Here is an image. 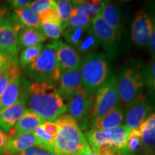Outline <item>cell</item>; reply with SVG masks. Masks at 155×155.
<instances>
[{
    "label": "cell",
    "instance_id": "cell-1",
    "mask_svg": "<svg viewBox=\"0 0 155 155\" xmlns=\"http://www.w3.org/2000/svg\"><path fill=\"white\" fill-rule=\"evenodd\" d=\"M26 89L25 95L29 109L45 121H54L68 111L67 103L55 85L33 82Z\"/></svg>",
    "mask_w": 155,
    "mask_h": 155
},
{
    "label": "cell",
    "instance_id": "cell-2",
    "mask_svg": "<svg viewBox=\"0 0 155 155\" xmlns=\"http://www.w3.org/2000/svg\"><path fill=\"white\" fill-rule=\"evenodd\" d=\"M54 122L59 127L53 144L54 154L82 155L91 149L80 126L69 114H63Z\"/></svg>",
    "mask_w": 155,
    "mask_h": 155
},
{
    "label": "cell",
    "instance_id": "cell-3",
    "mask_svg": "<svg viewBox=\"0 0 155 155\" xmlns=\"http://www.w3.org/2000/svg\"><path fill=\"white\" fill-rule=\"evenodd\" d=\"M129 131L124 125H121L106 130H89L84 136L94 152L126 155L127 139Z\"/></svg>",
    "mask_w": 155,
    "mask_h": 155
},
{
    "label": "cell",
    "instance_id": "cell-4",
    "mask_svg": "<svg viewBox=\"0 0 155 155\" xmlns=\"http://www.w3.org/2000/svg\"><path fill=\"white\" fill-rule=\"evenodd\" d=\"M83 88L94 96L108 80L109 67L107 58L103 53H92L86 55L80 67Z\"/></svg>",
    "mask_w": 155,
    "mask_h": 155
},
{
    "label": "cell",
    "instance_id": "cell-5",
    "mask_svg": "<svg viewBox=\"0 0 155 155\" xmlns=\"http://www.w3.org/2000/svg\"><path fill=\"white\" fill-rule=\"evenodd\" d=\"M145 85L144 69L139 63H129L117 78L119 101L126 107L142 94Z\"/></svg>",
    "mask_w": 155,
    "mask_h": 155
},
{
    "label": "cell",
    "instance_id": "cell-6",
    "mask_svg": "<svg viewBox=\"0 0 155 155\" xmlns=\"http://www.w3.org/2000/svg\"><path fill=\"white\" fill-rule=\"evenodd\" d=\"M25 71L34 82L58 83L63 71L58 65L54 42L46 45L38 59Z\"/></svg>",
    "mask_w": 155,
    "mask_h": 155
},
{
    "label": "cell",
    "instance_id": "cell-7",
    "mask_svg": "<svg viewBox=\"0 0 155 155\" xmlns=\"http://www.w3.org/2000/svg\"><path fill=\"white\" fill-rule=\"evenodd\" d=\"M119 101L117 89V77L112 76L106 81L95 94L91 108L92 121L107 114Z\"/></svg>",
    "mask_w": 155,
    "mask_h": 155
},
{
    "label": "cell",
    "instance_id": "cell-8",
    "mask_svg": "<svg viewBox=\"0 0 155 155\" xmlns=\"http://www.w3.org/2000/svg\"><path fill=\"white\" fill-rule=\"evenodd\" d=\"M153 106L141 94L126 108L124 124L129 131L137 129L152 115Z\"/></svg>",
    "mask_w": 155,
    "mask_h": 155
},
{
    "label": "cell",
    "instance_id": "cell-9",
    "mask_svg": "<svg viewBox=\"0 0 155 155\" xmlns=\"http://www.w3.org/2000/svg\"><path fill=\"white\" fill-rule=\"evenodd\" d=\"M154 18L144 9H139L136 12L131 26V40L138 47L148 46L153 28Z\"/></svg>",
    "mask_w": 155,
    "mask_h": 155
},
{
    "label": "cell",
    "instance_id": "cell-10",
    "mask_svg": "<svg viewBox=\"0 0 155 155\" xmlns=\"http://www.w3.org/2000/svg\"><path fill=\"white\" fill-rule=\"evenodd\" d=\"M22 28L12 19L6 17L0 25V50L13 59L19 50V32Z\"/></svg>",
    "mask_w": 155,
    "mask_h": 155
},
{
    "label": "cell",
    "instance_id": "cell-11",
    "mask_svg": "<svg viewBox=\"0 0 155 155\" xmlns=\"http://www.w3.org/2000/svg\"><path fill=\"white\" fill-rule=\"evenodd\" d=\"M91 30L98 39L100 45H102L107 55L114 57L116 53V42L120 36L105 22L99 15L93 19Z\"/></svg>",
    "mask_w": 155,
    "mask_h": 155
},
{
    "label": "cell",
    "instance_id": "cell-12",
    "mask_svg": "<svg viewBox=\"0 0 155 155\" xmlns=\"http://www.w3.org/2000/svg\"><path fill=\"white\" fill-rule=\"evenodd\" d=\"M94 96L89 94L81 88L68 98L67 105L69 115L75 121H81L88 112L91 110Z\"/></svg>",
    "mask_w": 155,
    "mask_h": 155
},
{
    "label": "cell",
    "instance_id": "cell-13",
    "mask_svg": "<svg viewBox=\"0 0 155 155\" xmlns=\"http://www.w3.org/2000/svg\"><path fill=\"white\" fill-rule=\"evenodd\" d=\"M53 42L58 65L62 71L81 67L82 60L74 48L61 40H56Z\"/></svg>",
    "mask_w": 155,
    "mask_h": 155
},
{
    "label": "cell",
    "instance_id": "cell-14",
    "mask_svg": "<svg viewBox=\"0 0 155 155\" xmlns=\"http://www.w3.org/2000/svg\"><path fill=\"white\" fill-rule=\"evenodd\" d=\"M26 106V97L22 92L15 104L0 111V129L3 132L9 134L28 109Z\"/></svg>",
    "mask_w": 155,
    "mask_h": 155
},
{
    "label": "cell",
    "instance_id": "cell-15",
    "mask_svg": "<svg viewBox=\"0 0 155 155\" xmlns=\"http://www.w3.org/2000/svg\"><path fill=\"white\" fill-rule=\"evenodd\" d=\"M58 91L64 99L83 88L80 68L63 71L58 81Z\"/></svg>",
    "mask_w": 155,
    "mask_h": 155
},
{
    "label": "cell",
    "instance_id": "cell-16",
    "mask_svg": "<svg viewBox=\"0 0 155 155\" xmlns=\"http://www.w3.org/2000/svg\"><path fill=\"white\" fill-rule=\"evenodd\" d=\"M34 146L38 147L33 133L13 134L8 136L7 151L11 155H16Z\"/></svg>",
    "mask_w": 155,
    "mask_h": 155
},
{
    "label": "cell",
    "instance_id": "cell-17",
    "mask_svg": "<svg viewBox=\"0 0 155 155\" xmlns=\"http://www.w3.org/2000/svg\"><path fill=\"white\" fill-rule=\"evenodd\" d=\"M138 129L144 153L147 155H155V113L149 116Z\"/></svg>",
    "mask_w": 155,
    "mask_h": 155
},
{
    "label": "cell",
    "instance_id": "cell-18",
    "mask_svg": "<svg viewBox=\"0 0 155 155\" xmlns=\"http://www.w3.org/2000/svg\"><path fill=\"white\" fill-rule=\"evenodd\" d=\"M124 112L118 105L114 109L100 119L91 121V130H106L123 125Z\"/></svg>",
    "mask_w": 155,
    "mask_h": 155
},
{
    "label": "cell",
    "instance_id": "cell-19",
    "mask_svg": "<svg viewBox=\"0 0 155 155\" xmlns=\"http://www.w3.org/2000/svg\"><path fill=\"white\" fill-rule=\"evenodd\" d=\"M45 121V120L38 114L30 109H27L24 115L9 132V134L32 133L37 128L43 124Z\"/></svg>",
    "mask_w": 155,
    "mask_h": 155
},
{
    "label": "cell",
    "instance_id": "cell-20",
    "mask_svg": "<svg viewBox=\"0 0 155 155\" xmlns=\"http://www.w3.org/2000/svg\"><path fill=\"white\" fill-rule=\"evenodd\" d=\"M98 15L108 26L121 36V13L116 5L109 1H104Z\"/></svg>",
    "mask_w": 155,
    "mask_h": 155
},
{
    "label": "cell",
    "instance_id": "cell-21",
    "mask_svg": "<svg viewBox=\"0 0 155 155\" xmlns=\"http://www.w3.org/2000/svg\"><path fill=\"white\" fill-rule=\"evenodd\" d=\"M22 75L20 73L11 81L0 98V111L13 105L18 101L22 94Z\"/></svg>",
    "mask_w": 155,
    "mask_h": 155
},
{
    "label": "cell",
    "instance_id": "cell-22",
    "mask_svg": "<svg viewBox=\"0 0 155 155\" xmlns=\"http://www.w3.org/2000/svg\"><path fill=\"white\" fill-rule=\"evenodd\" d=\"M11 18L22 28H32L40 29V22L38 15L35 14L29 7V6L15 9L14 14Z\"/></svg>",
    "mask_w": 155,
    "mask_h": 155
},
{
    "label": "cell",
    "instance_id": "cell-23",
    "mask_svg": "<svg viewBox=\"0 0 155 155\" xmlns=\"http://www.w3.org/2000/svg\"><path fill=\"white\" fill-rule=\"evenodd\" d=\"M46 37L40 29L23 28L19 32V48L40 45L46 40Z\"/></svg>",
    "mask_w": 155,
    "mask_h": 155
},
{
    "label": "cell",
    "instance_id": "cell-24",
    "mask_svg": "<svg viewBox=\"0 0 155 155\" xmlns=\"http://www.w3.org/2000/svg\"><path fill=\"white\" fill-rule=\"evenodd\" d=\"M100 43L98 39L93 33L90 28L86 30V33L83 36L82 39L75 49H76L79 55H85L86 56L88 54L94 53V50L97 49Z\"/></svg>",
    "mask_w": 155,
    "mask_h": 155
},
{
    "label": "cell",
    "instance_id": "cell-25",
    "mask_svg": "<svg viewBox=\"0 0 155 155\" xmlns=\"http://www.w3.org/2000/svg\"><path fill=\"white\" fill-rule=\"evenodd\" d=\"M104 1H75L73 10L86 15L91 19H94L98 15Z\"/></svg>",
    "mask_w": 155,
    "mask_h": 155
},
{
    "label": "cell",
    "instance_id": "cell-26",
    "mask_svg": "<svg viewBox=\"0 0 155 155\" xmlns=\"http://www.w3.org/2000/svg\"><path fill=\"white\" fill-rule=\"evenodd\" d=\"M43 48L42 44H40L24 48L19 54V61L20 66L22 68L26 69L29 65L33 63L42 53Z\"/></svg>",
    "mask_w": 155,
    "mask_h": 155
},
{
    "label": "cell",
    "instance_id": "cell-27",
    "mask_svg": "<svg viewBox=\"0 0 155 155\" xmlns=\"http://www.w3.org/2000/svg\"><path fill=\"white\" fill-rule=\"evenodd\" d=\"M141 152H144V148L139 129L137 128L129 131L128 135L126 155H137Z\"/></svg>",
    "mask_w": 155,
    "mask_h": 155
},
{
    "label": "cell",
    "instance_id": "cell-28",
    "mask_svg": "<svg viewBox=\"0 0 155 155\" xmlns=\"http://www.w3.org/2000/svg\"><path fill=\"white\" fill-rule=\"evenodd\" d=\"M20 69L18 66L16 60L12 59L4 72L3 75L0 78V98H2L7 86L14 78L20 73Z\"/></svg>",
    "mask_w": 155,
    "mask_h": 155
},
{
    "label": "cell",
    "instance_id": "cell-29",
    "mask_svg": "<svg viewBox=\"0 0 155 155\" xmlns=\"http://www.w3.org/2000/svg\"><path fill=\"white\" fill-rule=\"evenodd\" d=\"M92 19L83 13L77 12L73 9L71 16L68 22L63 25V30L68 27L71 28H78L88 30L91 27Z\"/></svg>",
    "mask_w": 155,
    "mask_h": 155
},
{
    "label": "cell",
    "instance_id": "cell-30",
    "mask_svg": "<svg viewBox=\"0 0 155 155\" xmlns=\"http://www.w3.org/2000/svg\"><path fill=\"white\" fill-rule=\"evenodd\" d=\"M35 137L37 139L38 147L53 153V148L55 137L48 135L45 131L42 124L38 127L33 132Z\"/></svg>",
    "mask_w": 155,
    "mask_h": 155
},
{
    "label": "cell",
    "instance_id": "cell-31",
    "mask_svg": "<svg viewBox=\"0 0 155 155\" xmlns=\"http://www.w3.org/2000/svg\"><path fill=\"white\" fill-rule=\"evenodd\" d=\"M86 30L85 29L68 27L63 30L62 35L63 36L68 45L75 48L82 39L83 36L86 33Z\"/></svg>",
    "mask_w": 155,
    "mask_h": 155
},
{
    "label": "cell",
    "instance_id": "cell-32",
    "mask_svg": "<svg viewBox=\"0 0 155 155\" xmlns=\"http://www.w3.org/2000/svg\"><path fill=\"white\" fill-rule=\"evenodd\" d=\"M40 30L45 35L46 38L51 39L56 41L63 34V25L53 22L40 23Z\"/></svg>",
    "mask_w": 155,
    "mask_h": 155
},
{
    "label": "cell",
    "instance_id": "cell-33",
    "mask_svg": "<svg viewBox=\"0 0 155 155\" xmlns=\"http://www.w3.org/2000/svg\"><path fill=\"white\" fill-rule=\"evenodd\" d=\"M75 7V1L59 0L56 1V8L58 14L63 25L68 22L71 16V13Z\"/></svg>",
    "mask_w": 155,
    "mask_h": 155
},
{
    "label": "cell",
    "instance_id": "cell-34",
    "mask_svg": "<svg viewBox=\"0 0 155 155\" xmlns=\"http://www.w3.org/2000/svg\"><path fill=\"white\" fill-rule=\"evenodd\" d=\"M145 84L149 89L155 95V59L150 62L144 68Z\"/></svg>",
    "mask_w": 155,
    "mask_h": 155
},
{
    "label": "cell",
    "instance_id": "cell-35",
    "mask_svg": "<svg viewBox=\"0 0 155 155\" xmlns=\"http://www.w3.org/2000/svg\"><path fill=\"white\" fill-rule=\"evenodd\" d=\"M39 19H40V23L44 22H53L56 24L62 25V22L60 19L59 15L58 14L57 8H56V5L53 7H50L46 11L43 12L40 15H38Z\"/></svg>",
    "mask_w": 155,
    "mask_h": 155
},
{
    "label": "cell",
    "instance_id": "cell-36",
    "mask_svg": "<svg viewBox=\"0 0 155 155\" xmlns=\"http://www.w3.org/2000/svg\"><path fill=\"white\" fill-rule=\"evenodd\" d=\"M55 5H56V1L53 0H37L32 2L28 6L35 14L39 15Z\"/></svg>",
    "mask_w": 155,
    "mask_h": 155
},
{
    "label": "cell",
    "instance_id": "cell-37",
    "mask_svg": "<svg viewBox=\"0 0 155 155\" xmlns=\"http://www.w3.org/2000/svg\"><path fill=\"white\" fill-rule=\"evenodd\" d=\"M17 155H55L53 153L48 152L38 147H33L29 148L28 150L22 151Z\"/></svg>",
    "mask_w": 155,
    "mask_h": 155
},
{
    "label": "cell",
    "instance_id": "cell-38",
    "mask_svg": "<svg viewBox=\"0 0 155 155\" xmlns=\"http://www.w3.org/2000/svg\"><path fill=\"white\" fill-rule=\"evenodd\" d=\"M45 131L48 135L52 136V137H57L58 132H59V127L56 124L54 121H46L42 124Z\"/></svg>",
    "mask_w": 155,
    "mask_h": 155
},
{
    "label": "cell",
    "instance_id": "cell-39",
    "mask_svg": "<svg viewBox=\"0 0 155 155\" xmlns=\"http://www.w3.org/2000/svg\"><path fill=\"white\" fill-rule=\"evenodd\" d=\"M13 58H12L9 57V56L6 55L5 53H0V78H1L2 75H3L4 72H5V70L7 69V66H8L9 63H10V61Z\"/></svg>",
    "mask_w": 155,
    "mask_h": 155
},
{
    "label": "cell",
    "instance_id": "cell-40",
    "mask_svg": "<svg viewBox=\"0 0 155 155\" xmlns=\"http://www.w3.org/2000/svg\"><path fill=\"white\" fill-rule=\"evenodd\" d=\"M153 18H154V23H153V28L148 44V48L152 57L155 59V14L153 15Z\"/></svg>",
    "mask_w": 155,
    "mask_h": 155
},
{
    "label": "cell",
    "instance_id": "cell-41",
    "mask_svg": "<svg viewBox=\"0 0 155 155\" xmlns=\"http://www.w3.org/2000/svg\"><path fill=\"white\" fill-rule=\"evenodd\" d=\"M8 2H9L14 9H17L27 7L32 3V1H30V0H12V1H9Z\"/></svg>",
    "mask_w": 155,
    "mask_h": 155
},
{
    "label": "cell",
    "instance_id": "cell-42",
    "mask_svg": "<svg viewBox=\"0 0 155 155\" xmlns=\"http://www.w3.org/2000/svg\"><path fill=\"white\" fill-rule=\"evenodd\" d=\"M8 136L0 129V154L7 151Z\"/></svg>",
    "mask_w": 155,
    "mask_h": 155
},
{
    "label": "cell",
    "instance_id": "cell-43",
    "mask_svg": "<svg viewBox=\"0 0 155 155\" xmlns=\"http://www.w3.org/2000/svg\"><path fill=\"white\" fill-rule=\"evenodd\" d=\"M7 14V9L4 6L0 5V25H2V23L3 22V21L5 20Z\"/></svg>",
    "mask_w": 155,
    "mask_h": 155
},
{
    "label": "cell",
    "instance_id": "cell-44",
    "mask_svg": "<svg viewBox=\"0 0 155 155\" xmlns=\"http://www.w3.org/2000/svg\"><path fill=\"white\" fill-rule=\"evenodd\" d=\"M82 155H120L118 153H106V154H100V153H96L94 152L91 149L89 150L86 152L85 153H83Z\"/></svg>",
    "mask_w": 155,
    "mask_h": 155
},
{
    "label": "cell",
    "instance_id": "cell-45",
    "mask_svg": "<svg viewBox=\"0 0 155 155\" xmlns=\"http://www.w3.org/2000/svg\"><path fill=\"white\" fill-rule=\"evenodd\" d=\"M0 155H11L9 153L7 152V151H6V152H5L4 153H2V154H1Z\"/></svg>",
    "mask_w": 155,
    "mask_h": 155
},
{
    "label": "cell",
    "instance_id": "cell-46",
    "mask_svg": "<svg viewBox=\"0 0 155 155\" xmlns=\"http://www.w3.org/2000/svg\"><path fill=\"white\" fill-rule=\"evenodd\" d=\"M2 53V50H0V53Z\"/></svg>",
    "mask_w": 155,
    "mask_h": 155
}]
</instances>
